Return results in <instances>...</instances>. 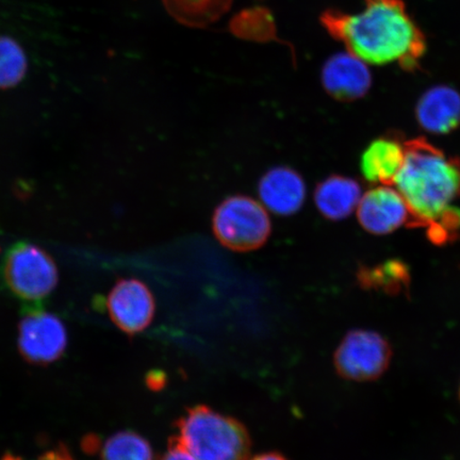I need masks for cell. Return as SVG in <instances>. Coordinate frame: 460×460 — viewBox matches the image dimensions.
Segmentation results:
<instances>
[{
    "mask_svg": "<svg viewBox=\"0 0 460 460\" xmlns=\"http://www.w3.org/2000/svg\"><path fill=\"white\" fill-rule=\"evenodd\" d=\"M251 460H288L284 456L279 453L269 452L259 454V456L252 457Z\"/></svg>",
    "mask_w": 460,
    "mask_h": 460,
    "instance_id": "ffe728a7",
    "label": "cell"
},
{
    "mask_svg": "<svg viewBox=\"0 0 460 460\" xmlns=\"http://www.w3.org/2000/svg\"><path fill=\"white\" fill-rule=\"evenodd\" d=\"M101 460H154L149 442L131 430L119 431L102 446Z\"/></svg>",
    "mask_w": 460,
    "mask_h": 460,
    "instance_id": "2e32d148",
    "label": "cell"
},
{
    "mask_svg": "<svg viewBox=\"0 0 460 460\" xmlns=\"http://www.w3.org/2000/svg\"><path fill=\"white\" fill-rule=\"evenodd\" d=\"M405 159V146L395 137H382L367 147L361 157L366 180L382 186L394 185Z\"/></svg>",
    "mask_w": 460,
    "mask_h": 460,
    "instance_id": "4fadbf2b",
    "label": "cell"
},
{
    "mask_svg": "<svg viewBox=\"0 0 460 460\" xmlns=\"http://www.w3.org/2000/svg\"><path fill=\"white\" fill-rule=\"evenodd\" d=\"M405 159L395 178L396 190L411 212V227L428 230L436 244L456 239L460 210V159L447 155L423 137L404 143Z\"/></svg>",
    "mask_w": 460,
    "mask_h": 460,
    "instance_id": "6da1fadb",
    "label": "cell"
},
{
    "mask_svg": "<svg viewBox=\"0 0 460 460\" xmlns=\"http://www.w3.org/2000/svg\"><path fill=\"white\" fill-rule=\"evenodd\" d=\"M107 308L113 323L128 336H135L151 325L156 305L146 284L125 279L119 280L109 293Z\"/></svg>",
    "mask_w": 460,
    "mask_h": 460,
    "instance_id": "ba28073f",
    "label": "cell"
},
{
    "mask_svg": "<svg viewBox=\"0 0 460 460\" xmlns=\"http://www.w3.org/2000/svg\"><path fill=\"white\" fill-rule=\"evenodd\" d=\"M416 113L420 126L430 134H450L460 126V94L450 86H435L419 100Z\"/></svg>",
    "mask_w": 460,
    "mask_h": 460,
    "instance_id": "7c38bea8",
    "label": "cell"
},
{
    "mask_svg": "<svg viewBox=\"0 0 460 460\" xmlns=\"http://www.w3.org/2000/svg\"><path fill=\"white\" fill-rule=\"evenodd\" d=\"M17 344L29 364L49 365L66 352V330L58 316L45 312L42 304L25 305Z\"/></svg>",
    "mask_w": 460,
    "mask_h": 460,
    "instance_id": "52a82bcc",
    "label": "cell"
},
{
    "mask_svg": "<svg viewBox=\"0 0 460 460\" xmlns=\"http://www.w3.org/2000/svg\"><path fill=\"white\" fill-rule=\"evenodd\" d=\"M361 199L359 183L352 178L332 175L315 188L314 201L320 214L327 220L341 221L358 207Z\"/></svg>",
    "mask_w": 460,
    "mask_h": 460,
    "instance_id": "5bb4252c",
    "label": "cell"
},
{
    "mask_svg": "<svg viewBox=\"0 0 460 460\" xmlns=\"http://www.w3.org/2000/svg\"><path fill=\"white\" fill-rule=\"evenodd\" d=\"M0 460H22L19 456H13V454L7 453Z\"/></svg>",
    "mask_w": 460,
    "mask_h": 460,
    "instance_id": "44dd1931",
    "label": "cell"
},
{
    "mask_svg": "<svg viewBox=\"0 0 460 460\" xmlns=\"http://www.w3.org/2000/svg\"><path fill=\"white\" fill-rule=\"evenodd\" d=\"M40 460H45V459H43V458L41 457V459H40Z\"/></svg>",
    "mask_w": 460,
    "mask_h": 460,
    "instance_id": "7402d4cb",
    "label": "cell"
},
{
    "mask_svg": "<svg viewBox=\"0 0 460 460\" xmlns=\"http://www.w3.org/2000/svg\"><path fill=\"white\" fill-rule=\"evenodd\" d=\"M322 83L333 99L354 102L370 90L372 77L366 62L350 53H342L326 61L322 70Z\"/></svg>",
    "mask_w": 460,
    "mask_h": 460,
    "instance_id": "30bf717a",
    "label": "cell"
},
{
    "mask_svg": "<svg viewBox=\"0 0 460 460\" xmlns=\"http://www.w3.org/2000/svg\"><path fill=\"white\" fill-rule=\"evenodd\" d=\"M4 283L25 305L42 304L59 281L57 264L36 244L17 243L5 252L2 264Z\"/></svg>",
    "mask_w": 460,
    "mask_h": 460,
    "instance_id": "277c9868",
    "label": "cell"
},
{
    "mask_svg": "<svg viewBox=\"0 0 460 460\" xmlns=\"http://www.w3.org/2000/svg\"><path fill=\"white\" fill-rule=\"evenodd\" d=\"M180 439L197 460H247L252 440L244 425L232 417L198 405L178 420Z\"/></svg>",
    "mask_w": 460,
    "mask_h": 460,
    "instance_id": "3957f363",
    "label": "cell"
},
{
    "mask_svg": "<svg viewBox=\"0 0 460 460\" xmlns=\"http://www.w3.org/2000/svg\"><path fill=\"white\" fill-rule=\"evenodd\" d=\"M215 237L226 249L247 252L261 249L271 235L266 209L245 195H234L218 205L212 217Z\"/></svg>",
    "mask_w": 460,
    "mask_h": 460,
    "instance_id": "5b68a950",
    "label": "cell"
},
{
    "mask_svg": "<svg viewBox=\"0 0 460 460\" xmlns=\"http://www.w3.org/2000/svg\"><path fill=\"white\" fill-rule=\"evenodd\" d=\"M28 60L24 49L13 38L0 36V90L14 88L24 79Z\"/></svg>",
    "mask_w": 460,
    "mask_h": 460,
    "instance_id": "e0dca14e",
    "label": "cell"
},
{
    "mask_svg": "<svg viewBox=\"0 0 460 460\" xmlns=\"http://www.w3.org/2000/svg\"><path fill=\"white\" fill-rule=\"evenodd\" d=\"M358 279L366 288H381L390 293L400 292L402 287L408 285L410 274L404 263L399 261H390L381 266L372 269H361Z\"/></svg>",
    "mask_w": 460,
    "mask_h": 460,
    "instance_id": "ac0fdd59",
    "label": "cell"
},
{
    "mask_svg": "<svg viewBox=\"0 0 460 460\" xmlns=\"http://www.w3.org/2000/svg\"><path fill=\"white\" fill-rule=\"evenodd\" d=\"M233 0H164L166 10L181 24L204 27L226 14Z\"/></svg>",
    "mask_w": 460,
    "mask_h": 460,
    "instance_id": "9a60e30c",
    "label": "cell"
},
{
    "mask_svg": "<svg viewBox=\"0 0 460 460\" xmlns=\"http://www.w3.org/2000/svg\"><path fill=\"white\" fill-rule=\"evenodd\" d=\"M393 359V348L386 338L376 332L350 331L333 354V366L348 381L373 382L383 376Z\"/></svg>",
    "mask_w": 460,
    "mask_h": 460,
    "instance_id": "8992f818",
    "label": "cell"
},
{
    "mask_svg": "<svg viewBox=\"0 0 460 460\" xmlns=\"http://www.w3.org/2000/svg\"><path fill=\"white\" fill-rule=\"evenodd\" d=\"M259 197L264 206L278 216H292L300 211L306 199L303 177L289 166H276L261 177Z\"/></svg>",
    "mask_w": 460,
    "mask_h": 460,
    "instance_id": "8fae6325",
    "label": "cell"
},
{
    "mask_svg": "<svg viewBox=\"0 0 460 460\" xmlns=\"http://www.w3.org/2000/svg\"><path fill=\"white\" fill-rule=\"evenodd\" d=\"M358 217L360 226L374 234H387L411 224V212L404 199L390 186L372 189L361 197Z\"/></svg>",
    "mask_w": 460,
    "mask_h": 460,
    "instance_id": "9c48e42d",
    "label": "cell"
},
{
    "mask_svg": "<svg viewBox=\"0 0 460 460\" xmlns=\"http://www.w3.org/2000/svg\"><path fill=\"white\" fill-rule=\"evenodd\" d=\"M359 13L329 11L323 22L349 53L371 65L399 63L407 71L418 68L425 51L421 31L402 0H365Z\"/></svg>",
    "mask_w": 460,
    "mask_h": 460,
    "instance_id": "7a4b0ae2",
    "label": "cell"
},
{
    "mask_svg": "<svg viewBox=\"0 0 460 460\" xmlns=\"http://www.w3.org/2000/svg\"><path fill=\"white\" fill-rule=\"evenodd\" d=\"M161 460H197L183 446L180 437H172L169 441L168 450Z\"/></svg>",
    "mask_w": 460,
    "mask_h": 460,
    "instance_id": "d6986e66",
    "label": "cell"
},
{
    "mask_svg": "<svg viewBox=\"0 0 460 460\" xmlns=\"http://www.w3.org/2000/svg\"><path fill=\"white\" fill-rule=\"evenodd\" d=\"M459 395H460V390H459Z\"/></svg>",
    "mask_w": 460,
    "mask_h": 460,
    "instance_id": "603a6c76",
    "label": "cell"
}]
</instances>
